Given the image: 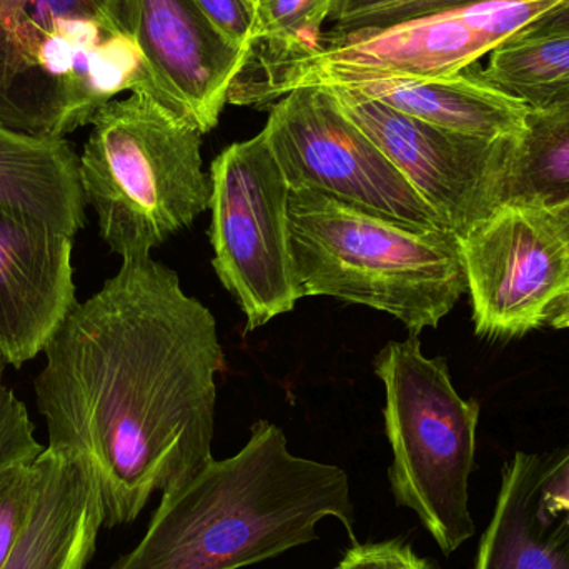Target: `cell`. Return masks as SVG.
Here are the masks:
<instances>
[{
  "instance_id": "cell-9",
  "label": "cell",
  "mask_w": 569,
  "mask_h": 569,
  "mask_svg": "<svg viewBox=\"0 0 569 569\" xmlns=\"http://www.w3.org/2000/svg\"><path fill=\"white\" fill-rule=\"evenodd\" d=\"M327 89L457 239L503 206L505 177L517 137L485 140L465 136L351 90Z\"/></svg>"
},
{
  "instance_id": "cell-7",
  "label": "cell",
  "mask_w": 569,
  "mask_h": 569,
  "mask_svg": "<svg viewBox=\"0 0 569 569\" xmlns=\"http://www.w3.org/2000/svg\"><path fill=\"white\" fill-rule=\"evenodd\" d=\"M213 269L257 330L301 295L291 256L290 187L267 133L227 147L210 167Z\"/></svg>"
},
{
  "instance_id": "cell-15",
  "label": "cell",
  "mask_w": 569,
  "mask_h": 569,
  "mask_svg": "<svg viewBox=\"0 0 569 569\" xmlns=\"http://www.w3.org/2000/svg\"><path fill=\"white\" fill-rule=\"evenodd\" d=\"M481 69L477 62L455 76L377 80L341 89L465 136L485 140L520 136L530 109L491 86Z\"/></svg>"
},
{
  "instance_id": "cell-19",
  "label": "cell",
  "mask_w": 569,
  "mask_h": 569,
  "mask_svg": "<svg viewBox=\"0 0 569 569\" xmlns=\"http://www.w3.org/2000/svg\"><path fill=\"white\" fill-rule=\"evenodd\" d=\"M252 13L256 49L269 53L315 47L338 0H243Z\"/></svg>"
},
{
  "instance_id": "cell-25",
  "label": "cell",
  "mask_w": 569,
  "mask_h": 569,
  "mask_svg": "<svg viewBox=\"0 0 569 569\" xmlns=\"http://www.w3.org/2000/svg\"><path fill=\"white\" fill-rule=\"evenodd\" d=\"M222 32L246 49L256 50L253 20L243 0H193Z\"/></svg>"
},
{
  "instance_id": "cell-28",
  "label": "cell",
  "mask_w": 569,
  "mask_h": 569,
  "mask_svg": "<svg viewBox=\"0 0 569 569\" xmlns=\"http://www.w3.org/2000/svg\"><path fill=\"white\" fill-rule=\"evenodd\" d=\"M545 210V209H543ZM548 217H550L551 223L555 229L560 232V236L567 240L569 246V203L565 206L553 207V209L547 210Z\"/></svg>"
},
{
  "instance_id": "cell-18",
  "label": "cell",
  "mask_w": 569,
  "mask_h": 569,
  "mask_svg": "<svg viewBox=\"0 0 569 569\" xmlns=\"http://www.w3.org/2000/svg\"><path fill=\"white\" fill-rule=\"evenodd\" d=\"M485 79L531 110L569 102V33L505 40L481 69Z\"/></svg>"
},
{
  "instance_id": "cell-13",
  "label": "cell",
  "mask_w": 569,
  "mask_h": 569,
  "mask_svg": "<svg viewBox=\"0 0 569 569\" xmlns=\"http://www.w3.org/2000/svg\"><path fill=\"white\" fill-rule=\"evenodd\" d=\"M29 521L0 569H86L106 527L102 493L87 458L46 447Z\"/></svg>"
},
{
  "instance_id": "cell-17",
  "label": "cell",
  "mask_w": 569,
  "mask_h": 569,
  "mask_svg": "<svg viewBox=\"0 0 569 569\" xmlns=\"http://www.w3.org/2000/svg\"><path fill=\"white\" fill-rule=\"evenodd\" d=\"M503 203L545 210L569 203V102L528 112L515 139Z\"/></svg>"
},
{
  "instance_id": "cell-10",
  "label": "cell",
  "mask_w": 569,
  "mask_h": 569,
  "mask_svg": "<svg viewBox=\"0 0 569 569\" xmlns=\"http://www.w3.org/2000/svg\"><path fill=\"white\" fill-rule=\"evenodd\" d=\"M458 242L480 337H523L569 293V246L547 210L503 203Z\"/></svg>"
},
{
  "instance_id": "cell-20",
  "label": "cell",
  "mask_w": 569,
  "mask_h": 569,
  "mask_svg": "<svg viewBox=\"0 0 569 569\" xmlns=\"http://www.w3.org/2000/svg\"><path fill=\"white\" fill-rule=\"evenodd\" d=\"M501 0H338L328 23L331 32L381 29L415 17L443 12L475 3Z\"/></svg>"
},
{
  "instance_id": "cell-14",
  "label": "cell",
  "mask_w": 569,
  "mask_h": 569,
  "mask_svg": "<svg viewBox=\"0 0 569 569\" xmlns=\"http://www.w3.org/2000/svg\"><path fill=\"white\" fill-rule=\"evenodd\" d=\"M80 156L66 137L0 126V210L76 237L86 227Z\"/></svg>"
},
{
  "instance_id": "cell-27",
  "label": "cell",
  "mask_w": 569,
  "mask_h": 569,
  "mask_svg": "<svg viewBox=\"0 0 569 569\" xmlns=\"http://www.w3.org/2000/svg\"><path fill=\"white\" fill-rule=\"evenodd\" d=\"M547 325L558 330L569 328V293L555 301L553 307L548 311Z\"/></svg>"
},
{
  "instance_id": "cell-4",
  "label": "cell",
  "mask_w": 569,
  "mask_h": 569,
  "mask_svg": "<svg viewBox=\"0 0 569 569\" xmlns=\"http://www.w3.org/2000/svg\"><path fill=\"white\" fill-rule=\"evenodd\" d=\"M120 7L122 0H0V126L66 137L119 93L153 96Z\"/></svg>"
},
{
  "instance_id": "cell-22",
  "label": "cell",
  "mask_w": 569,
  "mask_h": 569,
  "mask_svg": "<svg viewBox=\"0 0 569 569\" xmlns=\"http://www.w3.org/2000/svg\"><path fill=\"white\" fill-rule=\"evenodd\" d=\"M0 367V470L36 460L46 447L37 441L36 425L26 405L3 383Z\"/></svg>"
},
{
  "instance_id": "cell-21",
  "label": "cell",
  "mask_w": 569,
  "mask_h": 569,
  "mask_svg": "<svg viewBox=\"0 0 569 569\" xmlns=\"http://www.w3.org/2000/svg\"><path fill=\"white\" fill-rule=\"evenodd\" d=\"M42 453L36 460L0 470V568L12 553L32 513L42 485Z\"/></svg>"
},
{
  "instance_id": "cell-11",
  "label": "cell",
  "mask_w": 569,
  "mask_h": 569,
  "mask_svg": "<svg viewBox=\"0 0 569 569\" xmlns=\"http://www.w3.org/2000/svg\"><path fill=\"white\" fill-rule=\"evenodd\" d=\"M120 13L156 99L202 133L216 129L253 50L233 42L193 0H122Z\"/></svg>"
},
{
  "instance_id": "cell-23",
  "label": "cell",
  "mask_w": 569,
  "mask_h": 569,
  "mask_svg": "<svg viewBox=\"0 0 569 569\" xmlns=\"http://www.w3.org/2000/svg\"><path fill=\"white\" fill-rule=\"evenodd\" d=\"M335 569H437L403 540L355 543Z\"/></svg>"
},
{
  "instance_id": "cell-6",
  "label": "cell",
  "mask_w": 569,
  "mask_h": 569,
  "mask_svg": "<svg viewBox=\"0 0 569 569\" xmlns=\"http://www.w3.org/2000/svg\"><path fill=\"white\" fill-rule=\"evenodd\" d=\"M385 387L388 470L398 507L417 515L445 557L473 538L470 477L480 405L451 383L445 358H428L418 335L390 341L375 360Z\"/></svg>"
},
{
  "instance_id": "cell-3",
  "label": "cell",
  "mask_w": 569,
  "mask_h": 569,
  "mask_svg": "<svg viewBox=\"0 0 569 569\" xmlns=\"http://www.w3.org/2000/svg\"><path fill=\"white\" fill-rule=\"evenodd\" d=\"M291 256L305 297L338 298L393 315L411 335L438 323L468 291L460 242L427 229L297 190L288 200Z\"/></svg>"
},
{
  "instance_id": "cell-5",
  "label": "cell",
  "mask_w": 569,
  "mask_h": 569,
  "mask_svg": "<svg viewBox=\"0 0 569 569\" xmlns=\"http://www.w3.org/2000/svg\"><path fill=\"white\" fill-rule=\"evenodd\" d=\"M80 156V180L100 237L122 260L150 256L210 209L202 130L133 90L93 117Z\"/></svg>"
},
{
  "instance_id": "cell-2",
  "label": "cell",
  "mask_w": 569,
  "mask_h": 569,
  "mask_svg": "<svg viewBox=\"0 0 569 569\" xmlns=\"http://www.w3.org/2000/svg\"><path fill=\"white\" fill-rule=\"evenodd\" d=\"M325 518L355 543L350 478L297 457L282 428L257 421L246 447L163 491L146 535L110 569H242L318 540Z\"/></svg>"
},
{
  "instance_id": "cell-1",
  "label": "cell",
  "mask_w": 569,
  "mask_h": 569,
  "mask_svg": "<svg viewBox=\"0 0 569 569\" xmlns=\"http://www.w3.org/2000/svg\"><path fill=\"white\" fill-rule=\"evenodd\" d=\"M43 353L33 390L47 447L90 461L107 528L212 460L222 345L212 311L169 267L122 260Z\"/></svg>"
},
{
  "instance_id": "cell-12",
  "label": "cell",
  "mask_w": 569,
  "mask_h": 569,
  "mask_svg": "<svg viewBox=\"0 0 569 569\" xmlns=\"http://www.w3.org/2000/svg\"><path fill=\"white\" fill-rule=\"evenodd\" d=\"M72 237L0 210V367L43 353L79 301Z\"/></svg>"
},
{
  "instance_id": "cell-8",
  "label": "cell",
  "mask_w": 569,
  "mask_h": 569,
  "mask_svg": "<svg viewBox=\"0 0 569 569\" xmlns=\"http://www.w3.org/2000/svg\"><path fill=\"white\" fill-rule=\"evenodd\" d=\"M263 132L291 192L308 190L401 222L447 230L327 87L284 93L270 107Z\"/></svg>"
},
{
  "instance_id": "cell-16",
  "label": "cell",
  "mask_w": 569,
  "mask_h": 569,
  "mask_svg": "<svg viewBox=\"0 0 569 569\" xmlns=\"http://www.w3.org/2000/svg\"><path fill=\"white\" fill-rule=\"evenodd\" d=\"M541 467V455L521 451L503 468L475 569H569V523L538 511Z\"/></svg>"
},
{
  "instance_id": "cell-24",
  "label": "cell",
  "mask_w": 569,
  "mask_h": 569,
  "mask_svg": "<svg viewBox=\"0 0 569 569\" xmlns=\"http://www.w3.org/2000/svg\"><path fill=\"white\" fill-rule=\"evenodd\" d=\"M538 511L547 521L569 523V448L543 457Z\"/></svg>"
},
{
  "instance_id": "cell-26",
  "label": "cell",
  "mask_w": 569,
  "mask_h": 569,
  "mask_svg": "<svg viewBox=\"0 0 569 569\" xmlns=\"http://www.w3.org/2000/svg\"><path fill=\"white\" fill-rule=\"evenodd\" d=\"M557 33H569V0H561L558 6L528 23L515 36L543 37L557 36Z\"/></svg>"
}]
</instances>
